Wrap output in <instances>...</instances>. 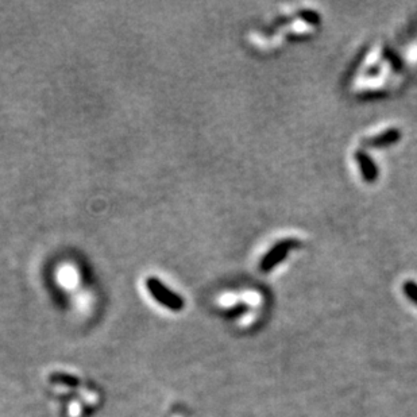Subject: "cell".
<instances>
[{
    "instance_id": "cell-1",
    "label": "cell",
    "mask_w": 417,
    "mask_h": 417,
    "mask_svg": "<svg viewBox=\"0 0 417 417\" xmlns=\"http://www.w3.org/2000/svg\"><path fill=\"white\" fill-rule=\"evenodd\" d=\"M146 288L150 295L169 309L180 311L184 306V300L172 292L167 286H165L158 278L150 277L146 279Z\"/></svg>"
},
{
    "instance_id": "cell-2",
    "label": "cell",
    "mask_w": 417,
    "mask_h": 417,
    "mask_svg": "<svg viewBox=\"0 0 417 417\" xmlns=\"http://www.w3.org/2000/svg\"><path fill=\"white\" fill-rule=\"evenodd\" d=\"M299 246V242L296 239H284L276 243L273 249L263 256L261 262V270L262 272H270L278 263H281L286 254Z\"/></svg>"
},
{
    "instance_id": "cell-3",
    "label": "cell",
    "mask_w": 417,
    "mask_h": 417,
    "mask_svg": "<svg viewBox=\"0 0 417 417\" xmlns=\"http://www.w3.org/2000/svg\"><path fill=\"white\" fill-rule=\"evenodd\" d=\"M355 158L359 163V167H361V172H362V176L366 181L373 183L377 180L378 177V167L375 166L374 161L371 160L370 156L366 154L363 150H358L355 153Z\"/></svg>"
},
{
    "instance_id": "cell-4",
    "label": "cell",
    "mask_w": 417,
    "mask_h": 417,
    "mask_svg": "<svg viewBox=\"0 0 417 417\" xmlns=\"http://www.w3.org/2000/svg\"><path fill=\"white\" fill-rule=\"evenodd\" d=\"M400 138H401V133L395 129H391V130H386V131L381 133L377 137L363 140V145L370 146V147H385V146L393 145Z\"/></svg>"
},
{
    "instance_id": "cell-5",
    "label": "cell",
    "mask_w": 417,
    "mask_h": 417,
    "mask_svg": "<svg viewBox=\"0 0 417 417\" xmlns=\"http://www.w3.org/2000/svg\"><path fill=\"white\" fill-rule=\"evenodd\" d=\"M404 293L405 296L415 302L417 305V284L414 281H407L404 284Z\"/></svg>"
},
{
    "instance_id": "cell-6",
    "label": "cell",
    "mask_w": 417,
    "mask_h": 417,
    "mask_svg": "<svg viewBox=\"0 0 417 417\" xmlns=\"http://www.w3.org/2000/svg\"><path fill=\"white\" fill-rule=\"evenodd\" d=\"M300 18H302L306 24H320V17L319 14H316L315 11H309V10H302V13L299 14Z\"/></svg>"
}]
</instances>
